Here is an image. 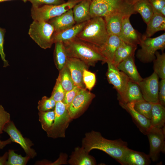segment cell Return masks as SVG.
I'll list each match as a JSON object with an SVG mask.
<instances>
[{"label":"cell","instance_id":"d4e9b609","mask_svg":"<svg viewBox=\"0 0 165 165\" xmlns=\"http://www.w3.org/2000/svg\"><path fill=\"white\" fill-rule=\"evenodd\" d=\"M121 40L116 35L109 36L108 40L101 52L106 60V63H113L115 52L119 45Z\"/></svg>","mask_w":165,"mask_h":165},{"label":"cell","instance_id":"cb8c5ba5","mask_svg":"<svg viewBox=\"0 0 165 165\" xmlns=\"http://www.w3.org/2000/svg\"><path fill=\"white\" fill-rule=\"evenodd\" d=\"M144 35L148 37H150L156 32L165 30V17L160 13L154 12L153 14L148 23Z\"/></svg>","mask_w":165,"mask_h":165},{"label":"cell","instance_id":"83f0119b","mask_svg":"<svg viewBox=\"0 0 165 165\" xmlns=\"http://www.w3.org/2000/svg\"><path fill=\"white\" fill-rule=\"evenodd\" d=\"M134 10L139 13L147 24L152 17L154 12L149 0H140L133 5Z\"/></svg>","mask_w":165,"mask_h":165},{"label":"cell","instance_id":"ffe728a7","mask_svg":"<svg viewBox=\"0 0 165 165\" xmlns=\"http://www.w3.org/2000/svg\"><path fill=\"white\" fill-rule=\"evenodd\" d=\"M134 55L130 56L123 60L117 68L127 75L131 80L138 83L143 79L139 73L135 65Z\"/></svg>","mask_w":165,"mask_h":165},{"label":"cell","instance_id":"74e56055","mask_svg":"<svg viewBox=\"0 0 165 165\" xmlns=\"http://www.w3.org/2000/svg\"><path fill=\"white\" fill-rule=\"evenodd\" d=\"M83 81L86 88L89 91L92 90L96 82V76L94 73L85 69L83 74Z\"/></svg>","mask_w":165,"mask_h":165},{"label":"cell","instance_id":"7a4b0ae2","mask_svg":"<svg viewBox=\"0 0 165 165\" xmlns=\"http://www.w3.org/2000/svg\"><path fill=\"white\" fill-rule=\"evenodd\" d=\"M109 36L104 18L97 17L92 18L87 21L76 38L101 52Z\"/></svg>","mask_w":165,"mask_h":165},{"label":"cell","instance_id":"60d3db41","mask_svg":"<svg viewBox=\"0 0 165 165\" xmlns=\"http://www.w3.org/2000/svg\"><path fill=\"white\" fill-rule=\"evenodd\" d=\"M10 120V114L2 105H0V134L2 133L5 125Z\"/></svg>","mask_w":165,"mask_h":165},{"label":"cell","instance_id":"5bb4252c","mask_svg":"<svg viewBox=\"0 0 165 165\" xmlns=\"http://www.w3.org/2000/svg\"><path fill=\"white\" fill-rule=\"evenodd\" d=\"M137 83L144 100L152 103H159V77L155 72Z\"/></svg>","mask_w":165,"mask_h":165},{"label":"cell","instance_id":"ee69618b","mask_svg":"<svg viewBox=\"0 0 165 165\" xmlns=\"http://www.w3.org/2000/svg\"><path fill=\"white\" fill-rule=\"evenodd\" d=\"M149 0L152 7L153 12L160 13L162 8L165 6V0Z\"/></svg>","mask_w":165,"mask_h":165},{"label":"cell","instance_id":"c3c4849f","mask_svg":"<svg viewBox=\"0 0 165 165\" xmlns=\"http://www.w3.org/2000/svg\"><path fill=\"white\" fill-rule=\"evenodd\" d=\"M128 4L133 5L135 3L140 0H124Z\"/></svg>","mask_w":165,"mask_h":165},{"label":"cell","instance_id":"e575fe53","mask_svg":"<svg viewBox=\"0 0 165 165\" xmlns=\"http://www.w3.org/2000/svg\"><path fill=\"white\" fill-rule=\"evenodd\" d=\"M152 103L142 99L136 101L134 109L139 112L150 119L151 117Z\"/></svg>","mask_w":165,"mask_h":165},{"label":"cell","instance_id":"8fae6325","mask_svg":"<svg viewBox=\"0 0 165 165\" xmlns=\"http://www.w3.org/2000/svg\"><path fill=\"white\" fill-rule=\"evenodd\" d=\"M126 3L124 0H94L90 5L91 18L108 16L122 6Z\"/></svg>","mask_w":165,"mask_h":165},{"label":"cell","instance_id":"1f68e13d","mask_svg":"<svg viewBox=\"0 0 165 165\" xmlns=\"http://www.w3.org/2000/svg\"><path fill=\"white\" fill-rule=\"evenodd\" d=\"M39 121L42 129L46 132L52 127L55 118L54 110L38 113Z\"/></svg>","mask_w":165,"mask_h":165},{"label":"cell","instance_id":"b9f144b4","mask_svg":"<svg viewBox=\"0 0 165 165\" xmlns=\"http://www.w3.org/2000/svg\"><path fill=\"white\" fill-rule=\"evenodd\" d=\"M5 31L4 29L0 27V55L3 61V67L5 68L9 65L8 61L6 59V55L4 50V38Z\"/></svg>","mask_w":165,"mask_h":165},{"label":"cell","instance_id":"9c48e42d","mask_svg":"<svg viewBox=\"0 0 165 165\" xmlns=\"http://www.w3.org/2000/svg\"><path fill=\"white\" fill-rule=\"evenodd\" d=\"M134 10L133 5L126 2L120 8L104 18L109 35L119 36L120 32L123 18L126 15L136 13Z\"/></svg>","mask_w":165,"mask_h":165},{"label":"cell","instance_id":"d6986e66","mask_svg":"<svg viewBox=\"0 0 165 165\" xmlns=\"http://www.w3.org/2000/svg\"><path fill=\"white\" fill-rule=\"evenodd\" d=\"M47 22L53 27L54 32L60 31L72 27L75 24L72 9L51 19Z\"/></svg>","mask_w":165,"mask_h":165},{"label":"cell","instance_id":"4fadbf2b","mask_svg":"<svg viewBox=\"0 0 165 165\" xmlns=\"http://www.w3.org/2000/svg\"><path fill=\"white\" fill-rule=\"evenodd\" d=\"M3 131L7 133L13 142L18 144L23 148L26 155L31 159H33L37 156L35 150L31 148L34 144L29 139L24 138L17 128L13 122L11 120L5 126Z\"/></svg>","mask_w":165,"mask_h":165},{"label":"cell","instance_id":"6da1fadb","mask_svg":"<svg viewBox=\"0 0 165 165\" xmlns=\"http://www.w3.org/2000/svg\"><path fill=\"white\" fill-rule=\"evenodd\" d=\"M82 146L88 153L93 149L101 150L122 165L127 143L120 139L112 140L103 137L100 133L92 130L86 133L82 141Z\"/></svg>","mask_w":165,"mask_h":165},{"label":"cell","instance_id":"f546056e","mask_svg":"<svg viewBox=\"0 0 165 165\" xmlns=\"http://www.w3.org/2000/svg\"><path fill=\"white\" fill-rule=\"evenodd\" d=\"M55 44L54 61L57 68L60 71L66 65L68 57L63 42H57Z\"/></svg>","mask_w":165,"mask_h":165},{"label":"cell","instance_id":"4dcf8cb0","mask_svg":"<svg viewBox=\"0 0 165 165\" xmlns=\"http://www.w3.org/2000/svg\"><path fill=\"white\" fill-rule=\"evenodd\" d=\"M57 78L65 92L72 89L75 86L66 65L59 71Z\"/></svg>","mask_w":165,"mask_h":165},{"label":"cell","instance_id":"52a82bcc","mask_svg":"<svg viewBox=\"0 0 165 165\" xmlns=\"http://www.w3.org/2000/svg\"><path fill=\"white\" fill-rule=\"evenodd\" d=\"M53 123L46 132L48 137L53 138H64L65 132L71 121L67 106L61 101L56 102Z\"/></svg>","mask_w":165,"mask_h":165},{"label":"cell","instance_id":"2e32d148","mask_svg":"<svg viewBox=\"0 0 165 165\" xmlns=\"http://www.w3.org/2000/svg\"><path fill=\"white\" fill-rule=\"evenodd\" d=\"M66 65L75 86L82 89H86L83 81V74L84 70L88 69L89 66L79 59L68 57Z\"/></svg>","mask_w":165,"mask_h":165},{"label":"cell","instance_id":"f907efd6","mask_svg":"<svg viewBox=\"0 0 165 165\" xmlns=\"http://www.w3.org/2000/svg\"><path fill=\"white\" fill-rule=\"evenodd\" d=\"M10 0H0V2H3L6 1H10ZM21 0L23 1L24 2H26L27 1V0Z\"/></svg>","mask_w":165,"mask_h":165},{"label":"cell","instance_id":"8d00e7d4","mask_svg":"<svg viewBox=\"0 0 165 165\" xmlns=\"http://www.w3.org/2000/svg\"><path fill=\"white\" fill-rule=\"evenodd\" d=\"M65 93V91L61 84L58 78L50 97L56 102L62 101Z\"/></svg>","mask_w":165,"mask_h":165},{"label":"cell","instance_id":"f5cc1de1","mask_svg":"<svg viewBox=\"0 0 165 165\" xmlns=\"http://www.w3.org/2000/svg\"><path fill=\"white\" fill-rule=\"evenodd\" d=\"M91 0V1H94V0Z\"/></svg>","mask_w":165,"mask_h":165},{"label":"cell","instance_id":"3957f363","mask_svg":"<svg viewBox=\"0 0 165 165\" xmlns=\"http://www.w3.org/2000/svg\"><path fill=\"white\" fill-rule=\"evenodd\" d=\"M63 43L68 57L79 59L88 66H94L99 61L106 63V59L99 50L76 37Z\"/></svg>","mask_w":165,"mask_h":165},{"label":"cell","instance_id":"bcb514c9","mask_svg":"<svg viewBox=\"0 0 165 165\" xmlns=\"http://www.w3.org/2000/svg\"><path fill=\"white\" fill-rule=\"evenodd\" d=\"M8 157V152H6L2 156H0V165H5Z\"/></svg>","mask_w":165,"mask_h":165},{"label":"cell","instance_id":"f35d334b","mask_svg":"<svg viewBox=\"0 0 165 165\" xmlns=\"http://www.w3.org/2000/svg\"><path fill=\"white\" fill-rule=\"evenodd\" d=\"M82 88L75 86L72 89L65 92L62 102L68 107L70 105L76 95Z\"/></svg>","mask_w":165,"mask_h":165},{"label":"cell","instance_id":"7bdbcfd3","mask_svg":"<svg viewBox=\"0 0 165 165\" xmlns=\"http://www.w3.org/2000/svg\"><path fill=\"white\" fill-rule=\"evenodd\" d=\"M159 103L164 106L165 105V79H161L159 82L158 93Z\"/></svg>","mask_w":165,"mask_h":165},{"label":"cell","instance_id":"484cf974","mask_svg":"<svg viewBox=\"0 0 165 165\" xmlns=\"http://www.w3.org/2000/svg\"><path fill=\"white\" fill-rule=\"evenodd\" d=\"M137 47L127 44L121 40L115 52L112 64L117 67L123 60L130 56L134 55Z\"/></svg>","mask_w":165,"mask_h":165},{"label":"cell","instance_id":"836d02e7","mask_svg":"<svg viewBox=\"0 0 165 165\" xmlns=\"http://www.w3.org/2000/svg\"><path fill=\"white\" fill-rule=\"evenodd\" d=\"M8 157L5 165H26L31 159L28 156L23 157L16 153L13 149H9Z\"/></svg>","mask_w":165,"mask_h":165},{"label":"cell","instance_id":"ba28073f","mask_svg":"<svg viewBox=\"0 0 165 165\" xmlns=\"http://www.w3.org/2000/svg\"><path fill=\"white\" fill-rule=\"evenodd\" d=\"M107 76L109 83L112 85L119 95V102L123 101L130 80L123 72L120 71L112 63L107 62Z\"/></svg>","mask_w":165,"mask_h":165},{"label":"cell","instance_id":"8992f818","mask_svg":"<svg viewBox=\"0 0 165 165\" xmlns=\"http://www.w3.org/2000/svg\"><path fill=\"white\" fill-rule=\"evenodd\" d=\"M54 32L53 27L48 22L34 20L30 26L28 34L41 48L46 49L50 48L53 43Z\"/></svg>","mask_w":165,"mask_h":165},{"label":"cell","instance_id":"5b68a950","mask_svg":"<svg viewBox=\"0 0 165 165\" xmlns=\"http://www.w3.org/2000/svg\"><path fill=\"white\" fill-rule=\"evenodd\" d=\"M139 45L141 48L137 53V58L144 63L153 61L156 52L160 50L163 52L165 48V33L154 38L142 35Z\"/></svg>","mask_w":165,"mask_h":165},{"label":"cell","instance_id":"44dd1931","mask_svg":"<svg viewBox=\"0 0 165 165\" xmlns=\"http://www.w3.org/2000/svg\"><path fill=\"white\" fill-rule=\"evenodd\" d=\"M87 22L76 24L72 27L64 30L54 32L52 36L53 43L57 42L64 43L75 38Z\"/></svg>","mask_w":165,"mask_h":165},{"label":"cell","instance_id":"d6a6232c","mask_svg":"<svg viewBox=\"0 0 165 165\" xmlns=\"http://www.w3.org/2000/svg\"><path fill=\"white\" fill-rule=\"evenodd\" d=\"M155 54L156 58L153 61L154 72L161 79H165V53L161 54L157 51Z\"/></svg>","mask_w":165,"mask_h":165},{"label":"cell","instance_id":"7c38bea8","mask_svg":"<svg viewBox=\"0 0 165 165\" xmlns=\"http://www.w3.org/2000/svg\"><path fill=\"white\" fill-rule=\"evenodd\" d=\"M95 97L86 89H81L67 108L71 119L76 118L82 114Z\"/></svg>","mask_w":165,"mask_h":165},{"label":"cell","instance_id":"277c9868","mask_svg":"<svg viewBox=\"0 0 165 165\" xmlns=\"http://www.w3.org/2000/svg\"><path fill=\"white\" fill-rule=\"evenodd\" d=\"M82 0H68L67 2L58 5H44L38 7L32 6L31 16L34 20L48 22L72 9Z\"/></svg>","mask_w":165,"mask_h":165},{"label":"cell","instance_id":"9a60e30c","mask_svg":"<svg viewBox=\"0 0 165 165\" xmlns=\"http://www.w3.org/2000/svg\"><path fill=\"white\" fill-rule=\"evenodd\" d=\"M132 14H127L124 16L118 36L124 42L137 46L138 45L140 44L142 35L133 28L130 23V17Z\"/></svg>","mask_w":165,"mask_h":165},{"label":"cell","instance_id":"816d5d0a","mask_svg":"<svg viewBox=\"0 0 165 165\" xmlns=\"http://www.w3.org/2000/svg\"><path fill=\"white\" fill-rule=\"evenodd\" d=\"M1 140L0 138V142H1Z\"/></svg>","mask_w":165,"mask_h":165},{"label":"cell","instance_id":"ab89813d","mask_svg":"<svg viewBox=\"0 0 165 165\" xmlns=\"http://www.w3.org/2000/svg\"><path fill=\"white\" fill-rule=\"evenodd\" d=\"M30 2L33 7H37L44 5H58L65 2L64 0H27Z\"/></svg>","mask_w":165,"mask_h":165},{"label":"cell","instance_id":"ac0fdd59","mask_svg":"<svg viewBox=\"0 0 165 165\" xmlns=\"http://www.w3.org/2000/svg\"><path fill=\"white\" fill-rule=\"evenodd\" d=\"M151 163L149 155L136 151L127 148L123 160V165H148Z\"/></svg>","mask_w":165,"mask_h":165},{"label":"cell","instance_id":"30bf717a","mask_svg":"<svg viewBox=\"0 0 165 165\" xmlns=\"http://www.w3.org/2000/svg\"><path fill=\"white\" fill-rule=\"evenodd\" d=\"M147 135L150 144V152L148 154L152 161L158 159L160 153L165 152L164 133L163 128H159L151 125L147 130Z\"/></svg>","mask_w":165,"mask_h":165},{"label":"cell","instance_id":"681fc988","mask_svg":"<svg viewBox=\"0 0 165 165\" xmlns=\"http://www.w3.org/2000/svg\"><path fill=\"white\" fill-rule=\"evenodd\" d=\"M160 13L163 16L165 17V6L162 8Z\"/></svg>","mask_w":165,"mask_h":165},{"label":"cell","instance_id":"f6af8a7d","mask_svg":"<svg viewBox=\"0 0 165 165\" xmlns=\"http://www.w3.org/2000/svg\"><path fill=\"white\" fill-rule=\"evenodd\" d=\"M67 157L66 154H61L59 158L57 161L53 163H48L47 165H59L66 164L67 163Z\"/></svg>","mask_w":165,"mask_h":165},{"label":"cell","instance_id":"4316f807","mask_svg":"<svg viewBox=\"0 0 165 165\" xmlns=\"http://www.w3.org/2000/svg\"><path fill=\"white\" fill-rule=\"evenodd\" d=\"M151 125L155 127L162 128L165 123V108L159 103H152Z\"/></svg>","mask_w":165,"mask_h":165},{"label":"cell","instance_id":"f1b7e54d","mask_svg":"<svg viewBox=\"0 0 165 165\" xmlns=\"http://www.w3.org/2000/svg\"><path fill=\"white\" fill-rule=\"evenodd\" d=\"M143 99L138 84L131 80L129 82L124 98L119 104H127Z\"/></svg>","mask_w":165,"mask_h":165},{"label":"cell","instance_id":"7dc6e473","mask_svg":"<svg viewBox=\"0 0 165 165\" xmlns=\"http://www.w3.org/2000/svg\"><path fill=\"white\" fill-rule=\"evenodd\" d=\"M12 142L10 138L5 141H1L0 142V149H3L6 145L11 143Z\"/></svg>","mask_w":165,"mask_h":165},{"label":"cell","instance_id":"603a6c76","mask_svg":"<svg viewBox=\"0 0 165 165\" xmlns=\"http://www.w3.org/2000/svg\"><path fill=\"white\" fill-rule=\"evenodd\" d=\"M90 0H82L72 8L75 23L79 24L89 20L91 18L90 13Z\"/></svg>","mask_w":165,"mask_h":165},{"label":"cell","instance_id":"7402d4cb","mask_svg":"<svg viewBox=\"0 0 165 165\" xmlns=\"http://www.w3.org/2000/svg\"><path fill=\"white\" fill-rule=\"evenodd\" d=\"M88 153L82 146L76 147L72 152L68 162L71 165H96L95 159Z\"/></svg>","mask_w":165,"mask_h":165},{"label":"cell","instance_id":"e0dca14e","mask_svg":"<svg viewBox=\"0 0 165 165\" xmlns=\"http://www.w3.org/2000/svg\"><path fill=\"white\" fill-rule=\"evenodd\" d=\"M135 102L127 104H120L122 108L126 109L132 116L135 123L140 131L146 135L147 130L151 126V120L139 112L134 108Z\"/></svg>","mask_w":165,"mask_h":165},{"label":"cell","instance_id":"d590c367","mask_svg":"<svg viewBox=\"0 0 165 165\" xmlns=\"http://www.w3.org/2000/svg\"><path fill=\"white\" fill-rule=\"evenodd\" d=\"M56 102L50 97L44 96L38 102V109L40 112L54 110Z\"/></svg>","mask_w":165,"mask_h":165}]
</instances>
